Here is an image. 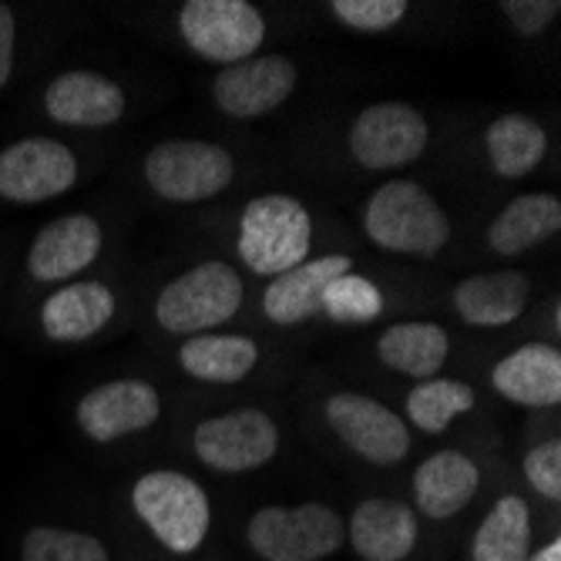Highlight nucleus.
<instances>
[{
  "mask_svg": "<svg viewBox=\"0 0 561 561\" xmlns=\"http://www.w3.org/2000/svg\"><path fill=\"white\" fill-rule=\"evenodd\" d=\"M364 229L380 249L421 260L437 256L450 239V219L440 202L411 179H393L370 195Z\"/></svg>",
  "mask_w": 561,
  "mask_h": 561,
  "instance_id": "1",
  "label": "nucleus"
},
{
  "mask_svg": "<svg viewBox=\"0 0 561 561\" xmlns=\"http://www.w3.org/2000/svg\"><path fill=\"white\" fill-rule=\"evenodd\" d=\"M313 242L310 213L293 195L252 198L239 219V256L256 276H283L306 263Z\"/></svg>",
  "mask_w": 561,
  "mask_h": 561,
  "instance_id": "2",
  "label": "nucleus"
},
{
  "mask_svg": "<svg viewBox=\"0 0 561 561\" xmlns=\"http://www.w3.org/2000/svg\"><path fill=\"white\" fill-rule=\"evenodd\" d=\"M131 504L169 551L192 554L202 548L213 525V504L188 474L179 471H148L131 488Z\"/></svg>",
  "mask_w": 561,
  "mask_h": 561,
  "instance_id": "3",
  "label": "nucleus"
},
{
  "mask_svg": "<svg viewBox=\"0 0 561 561\" xmlns=\"http://www.w3.org/2000/svg\"><path fill=\"white\" fill-rule=\"evenodd\" d=\"M242 276L229 263H202L175 276L156 299V320L165 333H206L229 323L242 306Z\"/></svg>",
  "mask_w": 561,
  "mask_h": 561,
  "instance_id": "4",
  "label": "nucleus"
},
{
  "mask_svg": "<svg viewBox=\"0 0 561 561\" xmlns=\"http://www.w3.org/2000/svg\"><path fill=\"white\" fill-rule=\"evenodd\" d=\"M245 535L266 561H320L340 551L346 528L333 507L306 501L299 507H260Z\"/></svg>",
  "mask_w": 561,
  "mask_h": 561,
  "instance_id": "5",
  "label": "nucleus"
},
{
  "mask_svg": "<svg viewBox=\"0 0 561 561\" xmlns=\"http://www.w3.org/2000/svg\"><path fill=\"white\" fill-rule=\"evenodd\" d=\"M179 31L198 58L226 68L256 58L266 41L263 14L245 0H188L179 11Z\"/></svg>",
  "mask_w": 561,
  "mask_h": 561,
  "instance_id": "6",
  "label": "nucleus"
},
{
  "mask_svg": "<svg viewBox=\"0 0 561 561\" xmlns=\"http://www.w3.org/2000/svg\"><path fill=\"white\" fill-rule=\"evenodd\" d=\"M236 165L222 145L172 138L145 156V179L169 202H202L232 185Z\"/></svg>",
  "mask_w": 561,
  "mask_h": 561,
  "instance_id": "7",
  "label": "nucleus"
},
{
  "mask_svg": "<svg viewBox=\"0 0 561 561\" xmlns=\"http://www.w3.org/2000/svg\"><path fill=\"white\" fill-rule=\"evenodd\" d=\"M427 141V118L407 101H380L364 108L350 125V156L370 172H390L417 162Z\"/></svg>",
  "mask_w": 561,
  "mask_h": 561,
  "instance_id": "8",
  "label": "nucleus"
},
{
  "mask_svg": "<svg viewBox=\"0 0 561 561\" xmlns=\"http://www.w3.org/2000/svg\"><path fill=\"white\" fill-rule=\"evenodd\" d=\"M202 465L226 474H242L270 465L279 450V427L266 411L239 407V411L202 421L192 434Z\"/></svg>",
  "mask_w": 561,
  "mask_h": 561,
  "instance_id": "9",
  "label": "nucleus"
},
{
  "mask_svg": "<svg viewBox=\"0 0 561 561\" xmlns=\"http://www.w3.org/2000/svg\"><path fill=\"white\" fill-rule=\"evenodd\" d=\"M78 159L75 151L58 141L31 135L0 151V198L18 206H37L75 188Z\"/></svg>",
  "mask_w": 561,
  "mask_h": 561,
  "instance_id": "10",
  "label": "nucleus"
},
{
  "mask_svg": "<svg viewBox=\"0 0 561 561\" xmlns=\"http://www.w3.org/2000/svg\"><path fill=\"white\" fill-rule=\"evenodd\" d=\"M327 421L353 454H360L364 461L377 468L403 461L407 450H411V434H407L400 414H393L390 407L374 397L350 390L333 393L327 400Z\"/></svg>",
  "mask_w": 561,
  "mask_h": 561,
  "instance_id": "11",
  "label": "nucleus"
},
{
  "mask_svg": "<svg viewBox=\"0 0 561 561\" xmlns=\"http://www.w3.org/2000/svg\"><path fill=\"white\" fill-rule=\"evenodd\" d=\"M75 417L91 440L112 444L156 424L162 417V397L145 380H112L88 390L78 400Z\"/></svg>",
  "mask_w": 561,
  "mask_h": 561,
  "instance_id": "12",
  "label": "nucleus"
},
{
  "mask_svg": "<svg viewBox=\"0 0 561 561\" xmlns=\"http://www.w3.org/2000/svg\"><path fill=\"white\" fill-rule=\"evenodd\" d=\"M299 71L283 55H256L219 71L213 98L229 118H263L293 94Z\"/></svg>",
  "mask_w": 561,
  "mask_h": 561,
  "instance_id": "13",
  "label": "nucleus"
},
{
  "mask_svg": "<svg viewBox=\"0 0 561 561\" xmlns=\"http://www.w3.org/2000/svg\"><path fill=\"white\" fill-rule=\"evenodd\" d=\"M105 232H101L94 216L71 213L55 222H47L31 249H27V273L37 283H61L84 273L101 252Z\"/></svg>",
  "mask_w": 561,
  "mask_h": 561,
  "instance_id": "14",
  "label": "nucleus"
},
{
  "mask_svg": "<svg viewBox=\"0 0 561 561\" xmlns=\"http://www.w3.org/2000/svg\"><path fill=\"white\" fill-rule=\"evenodd\" d=\"M125 91L98 71H65L44 91V112L68 128H108L125 115Z\"/></svg>",
  "mask_w": 561,
  "mask_h": 561,
  "instance_id": "15",
  "label": "nucleus"
},
{
  "mask_svg": "<svg viewBox=\"0 0 561 561\" xmlns=\"http://www.w3.org/2000/svg\"><path fill=\"white\" fill-rule=\"evenodd\" d=\"M350 256L336 252V256H320V260H306L296 270L276 276L266 293H263V313L279 323V327H296L302 320H310L323 313V293L327 286L350 273Z\"/></svg>",
  "mask_w": 561,
  "mask_h": 561,
  "instance_id": "16",
  "label": "nucleus"
},
{
  "mask_svg": "<svg viewBox=\"0 0 561 561\" xmlns=\"http://www.w3.org/2000/svg\"><path fill=\"white\" fill-rule=\"evenodd\" d=\"M115 296L105 283L81 279L58 286L41 306V330L55 343H84L108 327Z\"/></svg>",
  "mask_w": 561,
  "mask_h": 561,
  "instance_id": "17",
  "label": "nucleus"
},
{
  "mask_svg": "<svg viewBox=\"0 0 561 561\" xmlns=\"http://www.w3.org/2000/svg\"><path fill=\"white\" fill-rule=\"evenodd\" d=\"M350 541L364 561H403L417 545V515L403 501L367 497L350 518Z\"/></svg>",
  "mask_w": 561,
  "mask_h": 561,
  "instance_id": "18",
  "label": "nucleus"
},
{
  "mask_svg": "<svg viewBox=\"0 0 561 561\" xmlns=\"http://www.w3.org/2000/svg\"><path fill=\"white\" fill-rule=\"evenodd\" d=\"M494 390L522 407H554L561 400V353L551 343H525L491 370Z\"/></svg>",
  "mask_w": 561,
  "mask_h": 561,
  "instance_id": "19",
  "label": "nucleus"
},
{
  "mask_svg": "<svg viewBox=\"0 0 561 561\" xmlns=\"http://www.w3.org/2000/svg\"><path fill=\"white\" fill-rule=\"evenodd\" d=\"M478 484H481V471L468 454L437 450L414 471V501L427 518L447 522L471 504Z\"/></svg>",
  "mask_w": 561,
  "mask_h": 561,
  "instance_id": "20",
  "label": "nucleus"
},
{
  "mask_svg": "<svg viewBox=\"0 0 561 561\" xmlns=\"http://www.w3.org/2000/svg\"><path fill=\"white\" fill-rule=\"evenodd\" d=\"M528 293L531 283L518 270L478 273L454 289V306L468 327H507L525 313Z\"/></svg>",
  "mask_w": 561,
  "mask_h": 561,
  "instance_id": "21",
  "label": "nucleus"
},
{
  "mask_svg": "<svg viewBox=\"0 0 561 561\" xmlns=\"http://www.w3.org/2000/svg\"><path fill=\"white\" fill-rule=\"evenodd\" d=\"M561 229V202L545 192H528L512 198L494 216L488 229V245L497 256H522L531 245L551 239Z\"/></svg>",
  "mask_w": 561,
  "mask_h": 561,
  "instance_id": "22",
  "label": "nucleus"
},
{
  "mask_svg": "<svg viewBox=\"0 0 561 561\" xmlns=\"http://www.w3.org/2000/svg\"><path fill=\"white\" fill-rule=\"evenodd\" d=\"M447 353L450 340L437 323H393L377 340L380 364L414 380H431L447 364Z\"/></svg>",
  "mask_w": 561,
  "mask_h": 561,
  "instance_id": "23",
  "label": "nucleus"
},
{
  "mask_svg": "<svg viewBox=\"0 0 561 561\" xmlns=\"http://www.w3.org/2000/svg\"><path fill=\"white\" fill-rule=\"evenodd\" d=\"M260 360V346L249 336H222V333H202L188 336L179 350V364L188 377L202 383H239Z\"/></svg>",
  "mask_w": 561,
  "mask_h": 561,
  "instance_id": "24",
  "label": "nucleus"
},
{
  "mask_svg": "<svg viewBox=\"0 0 561 561\" xmlns=\"http://www.w3.org/2000/svg\"><path fill=\"white\" fill-rule=\"evenodd\" d=\"M484 148L491 169L501 179H525L541 165L548 135L531 115H501L488 125Z\"/></svg>",
  "mask_w": 561,
  "mask_h": 561,
  "instance_id": "25",
  "label": "nucleus"
},
{
  "mask_svg": "<svg viewBox=\"0 0 561 561\" xmlns=\"http://www.w3.org/2000/svg\"><path fill=\"white\" fill-rule=\"evenodd\" d=\"M531 548V512L518 494H504L474 531V561H525Z\"/></svg>",
  "mask_w": 561,
  "mask_h": 561,
  "instance_id": "26",
  "label": "nucleus"
},
{
  "mask_svg": "<svg viewBox=\"0 0 561 561\" xmlns=\"http://www.w3.org/2000/svg\"><path fill=\"white\" fill-rule=\"evenodd\" d=\"M474 407V390L465 380H421L407 393V417L424 434H444L457 417Z\"/></svg>",
  "mask_w": 561,
  "mask_h": 561,
  "instance_id": "27",
  "label": "nucleus"
},
{
  "mask_svg": "<svg viewBox=\"0 0 561 561\" xmlns=\"http://www.w3.org/2000/svg\"><path fill=\"white\" fill-rule=\"evenodd\" d=\"M21 561H112L94 535L37 525L21 538Z\"/></svg>",
  "mask_w": 561,
  "mask_h": 561,
  "instance_id": "28",
  "label": "nucleus"
},
{
  "mask_svg": "<svg viewBox=\"0 0 561 561\" xmlns=\"http://www.w3.org/2000/svg\"><path fill=\"white\" fill-rule=\"evenodd\" d=\"M323 310L336 323H370L383 313V293L364 276L343 273L327 286Z\"/></svg>",
  "mask_w": 561,
  "mask_h": 561,
  "instance_id": "29",
  "label": "nucleus"
},
{
  "mask_svg": "<svg viewBox=\"0 0 561 561\" xmlns=\"http://www.w3.org/2000/svg\"><path fill=\"white\" fill-rule=\"evenodd\" d=\"M330 11L340 24H346L353 31L380 34L403 21L407 4L403 0H333Z\"/></svg>",
  "mask_w": 561,
  "mask_h": 561,
  "instance_id": "30",
  "label": "nucleus"
},
{
  "mask_svg": "<svg viewBox=\"0 0 561 561\" xmlns=\"http://www.w3.org/2000/svg\"><path fill=\"white\" fill-rule=\"evenodd\" d=\"M525 478L541 497H548V501L561 497V440H545L528 450Z\"/></svg>",
  "mask_w": 561,
  "mask_h": 561,
  "instance_id": "31",
  "label": "nucleus"
},
{
  "mask_svg": "<svg viewBox=\"0 0 561 561\" xmlns=\"http://www.w3.org/2000/svg\"><path fill=\"white\" fill-rule=\"evenodd\" d=\"M501 14L522 37H538L541 31H548L558 21L561 4L558 0H504Z\"/></svg>",
  "mask_w": 561,
  "mask_h": 561,
  "instance_id": "32",
  "label": "nucleus"
},
{
  "mask_svg": "<svg viewBox=\"0 0 561 561\" xmlns=\"http://www.w3.org/2000/svg\"><path fill=\"white\" fill-rule=\"evenodd\" d=\"M14 55H18V21L8 4H0V91L14 75Z\"/></svg>",
  "mask_w": 561,
  "mask_h": 561,
  "instance_id": "33",
  "label": "nucleus"
},
{
  "mask_svg": "<svg viewBox=\"0 0 561 561\" xmlns=\"http://www.w3.org/2000/svg\"><path fill=\"white\" fill-rule=\"evenodd\" d=\"M525 561H561V541H548L545 548H538L535 554H528Z\"/></svg>",
  "mask_w": 561,
  "mask_h": 561,
  "instance_id": "34",
  "label": "nucleus"
}]
</instances>
